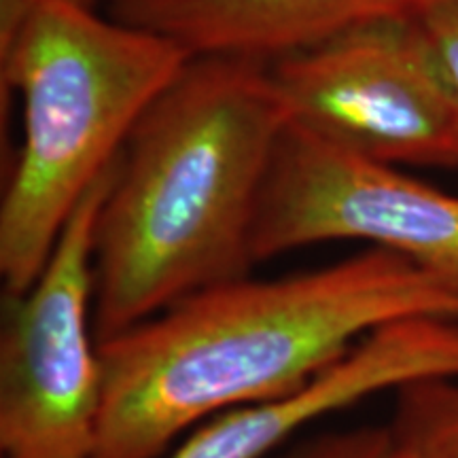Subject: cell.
I'll return each mask as SVG.
<instances>
[{
	"label": "cell",
	"instance_id": "277c9868",
	"mask_svg": "<svg viewBox=\"0 0 458 458\" xmlns=\"http://www.w3.org/2000/svg\"><path fill=\"white\" fill-rule=\"evenodd\" d=\"M119 157L74 208L30 289L3 293L0 458H94L105 399L96 225Z\"/></svg>",
	"mask_w": 458,
	"mask_h": 458
},
{
	"label": "cell",
	"instance_id": "ba28073f",
	"mask_svg": "<svg viewBox=\"0 0 458 458\" xmlns=\"http://www.w3.org/2000/svg\"><path fill=\"white\" fill-rule=\"evenodd\" d=\"M435 0H117L113 17L170 38L189 57L274 62L348 28L420 17Z\"/></svg>",
	"mask_w": 458,
	"mask_h": 458
},
{
	"label": "cell",
	"instance_id": "8fae6325",
	"mask_svg": "<svg viewBox=\"0 0 458 458\" xmlns=\"http://www.w3.org/2000/svg\"><path fill=\"white\" fill-rule=\"evenodd\" d=\"M418 20L431 38L458 106V0H435Z\"/></svg>",
	"mask_w": 458,
	"mask_h": 458
},
{
	"label": "cell",
	"instance_id": "30bf717a",
	"mask_svg": "<svg viewBox=\"0 0 458 458\" xmlns=\"http://www.w3.org/2000/svg\"><path fill=\"white\" fill-rule=\"evenodd\" d=\"M280 458H410L388 425H365L301 439Z\"/></svg>",
	"mask_w": 458,
	"mask_h": 458
},
{
	"label": "cell",
	"instance_id": "52a82bcc",
	"mask_svg": "<svg viewBox=\"0 0 458 458\" xmlns=\"http://www.w3.org/2000/svg\"><path fill=\"white\" fill-rule=\"evenodd\" d=\"M428 377H458V318H403L371 331L308 386L216 414L162 458H266L310 422Z\"/></svg>",
	"mask_w": 458,
	"mask_h": 458
},
{
	"label": "cell",
	"instance_id": "5b68a950",
	"mask_svg": "<svg viewBox=\"0 0 458 458\" xmlns=\"http://www.w3.org/2000/svg\"><path fill=\"white\" fill-rule=\"evenodd\" d=\"M291 123L382 164L458 168V106L418 17L348 28L267 62Z\"/></svg>",
	"mask_w": 458,
	"mask_h": 458
},
{
	"label": "cell",
	"instance_id": "9c48e42d",
	"mask_svg": "<svg viewBox=\"0 0 458 458\" xmlns=\"http://www.w3.org/2000/svg\"><path fill=\"white\" fill-rule=\"evenodd\" d=\"M388 427L410 458H458V377L397 388Z\"/></svg>",
	"mask_w": 458,
	"mask_h": 458
},
{
	"label": "cell",
	"instance_id": "3957f363",
	"mask_svg": "<svg viewBox=\"0 0 458 458\" xmlns=\"http://www.w3.org/2000/svg\"><path fill=\"white\" fill-rule=\"evenodd\" d=\"M0 32L3 83L21 105V147L0 204V278L3 293L20 295L189 55L71 0H32Z\"/></svg>",
	"mask_w": 458,
	"mask_h": 458
},
{
	"label": "cell",
	"instance_id": "6da1fadb",
	"mask_svg": "<svg viewBox=\"0 0 458 458\" xmlns=\"http://www.w3.org/2000/svg\"><path fill=\"white\" fill-rule=\"evenodd\" d=\"M416 317L458 318V291L374 246L317 270L206 286L98 344L94 458H162L216 414L300 391L371 331Z\"/></svg>",
	"mask_w": 458,
	"mask_h": 458
},
{
	"label": "cell",
	"instance_id": "7c38bea8",
	"mask_svg": "<svg viewBox=\"0 0 458 458\" xmlns=\"http://www.w3.org/2000/svg\"><path fill=\"white\" fill-rule=\"evenodd\" d=\"M71 3H77V4H83V7H89V9H96L100 3H117V0H71Z\"/></svg>",
	"mask_w": 458,
	"mask_h": 458
},
{
	"label": "cell",
	"instance_id": "8992f818",
	"mask_svg": "<svg viewBox=\"0 0 458 458\" xmlns=\"http://www.w3.org/2000/svg\"><path fill=\"white\" fill-rule=\"evenodd\" d=\"M360 240L458 291V196L289 123L257 210L253 257Z\"/></svg>",
	"mask_w": 458,
	"mask_h": 458
},
{
	"label": "cell",
	"instance_id": "7a4b0ae2",
	"mask_svg": "<svg viewBox=\"0 0 458 458\" xmlns=\"http://www.w3.org/2000/svg\"><path fill=\"white\" fill-rule=\"evenodd\" d=\"M289 123L266 62L189 57L131 130L102 204L98 344L249 276L263 185Z\"/></svg>",
	"mask_w": 458,
	"mask_h": 458
}]
</instances>
